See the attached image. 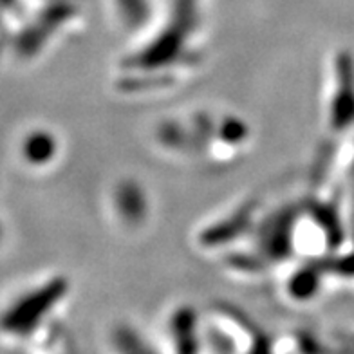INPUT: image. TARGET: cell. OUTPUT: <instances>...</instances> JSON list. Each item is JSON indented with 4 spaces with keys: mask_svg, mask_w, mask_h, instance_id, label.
<instances>
[{
    "mask_svg": "<svg viewBox=\"0 0 354 354\" xmlns=\"http://www.w3.org/2000/svg\"><path fill=\"white\" fill-rule=\"evenodd\" d=\"M24 152H26V158L29 161H33V163H42L49 158V154L53 152L51 141L47 136H33V138H29L24 145Z\"/></svg>",
    "mask_w": 354,
    "mask_h": 354,
    "instance_id": "obj_1",
    "label": "cell"
}]
</instances>
